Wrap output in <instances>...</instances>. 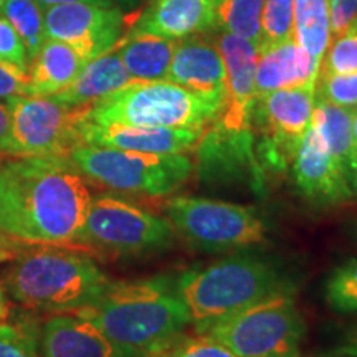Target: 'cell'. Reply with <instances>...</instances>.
<instances>
[{"instance_id":"cell-1","label":"cell","mask_w":357,"mask_h":357,"mask_svg":"<svg viewBox=\"0 0 357 357\" xmlns=\"http://www.w3.org/2000/svg\"><path fill=\"white\" fill-rule=\"evenodd\" d=\"M91 194L70 158L0 159V229L38 245L77 247ZM79 250V248H78Z\"/></svg>"},{"instance_id":"cell-2","label":"cell","mask_w":357,"mask_h":357,"mask_svg":"<svg viewBox=\"0 0 357 357\" xmlns=\"http://www.w3.org/2000/svg\"><path fill=\"white\" fill-rule=\"evenodd\" d=\"M91 321L124 357H147L167 347L190 324L169 278L109 281L86 306L70 311Z\"/></svg>"},{"instance_id":"cell-3","label":"cell","mask_w":357,"mask_h":357,"mask_svg":"<svg viewBox=\"0 0 357 357\" xmlns=\"http://www.w3.org/2000/svg\"><path fill=\"white\" fill-rule=\"evenodd\" d=\"M108 283V276L82 250L60 245L25 252L6 275V287L17 303L55 312L86 306Z\"/></svg>"},{"instance_id":"cell-4","label":"cell","mask_w":357,"mask_h":357,"mask_svg":"<svg viewBox=\"0 0 357 357\" xmlns=\"http://www.w3.org/2000/svg\"><path fill=\"white\" fill-rule=\"evenodd\" d=\"M174 283L195 333L270 294L288 289L278 268L255 255L225 257L192 268Z\"/></svg>"},{"instance_id":"cell-5","label":"cell","mask_w":357,"mask_h":357,"mask_svg":"<svg viewBox=\"0 0 357 357\" xmlns=\"http://www.w3.org/2000/svg\"><path fill=\"white\" fill-rule=\"evenodd\" d=\"M223 98L202 96L171 82H137L91 105L84 119L128 126L207 129L222 111Z\"/></svg>"},{"instance_id":"cell-6","label":"cell","mask_w":357,"mask_h":357,"mask_svg":"<svg viewBox=\"0 0 357 357\" xmlns=\"http://www.w3.org/2000/svg\"><path fill=\"white\" fill-rule=\"evenodd\" d=\"M197 334L215 339L238 357H301L306 323L289 289H281Z\"/></svg>"},{"instance_id":"cell-7","label":"cell","mask_w":357,"mask_h":357,"mask_svg":"<svg viewBox=\"0 0 357 357\" xmlns=\"http://www.w3.org/2000/svg\"><path fill=\"white\" fill-rule=\"evenodd\" d=\"M71 162L95 184L123 194L164 197L194 172L189 154H144L108 146L79 144Z\"/></svg>"},{"instance_id":"cell-8","label":"cell","mask_w":357,"mask_h":357,"mask_svg":"<svg viewBox=\"0 0 357 357\" xmlns=\"http://www.w3.org/2000/svg\"><path fill=\"white\" fill-rule=\"evenodd\" d=\"M166 213L174 230L195 248L223 252L266 243V223L250 205L178 195L166 204Z\"/></svg>"},{"instance_id":"cell-9","label":"cell","mask_w":357,"mask_h":357,"mask_svg":"<svg viewBox=\"0 0 357 357\" xmlns=\"http://www.w3.org/2000/svg\"><path fill=\"white\" fill-rule=\"evenodd\" d=\"M172 223L124 199L102 194L91 199L77 247L114 255H141L167 248L174 240Z\"/></svg>"},{"instance_id":"cell-10","label":"cell","mask_w":357,"mask_h":357,"mask_svg":"<svg viewBox=\"0 0 357 357\" xmlns=\"http://www.w3.org/2000/svg\"><path fill=\"white\" fill-rule=\"evenodd\" d=\"M13 155L70 158L83 144L79 126L89 106L63 105L53 96L26 95L8 100Z\"/></svg>"},{"instance_id":"cell-11","label":"cell","mask_w":357,"mask_h":357,"mask_svg":"<svg viewBox=\"0 0 357 357\" xmlns=\"http://www.w3.org/2000/svg\"><path fill=\"white\" fill-rule=\"evenodd\" d=\"M312 109L314 86L278 89L257 98L252 126L260 132L257 155L265 174L291 166L311 124Z\"/></svg>"},{"instance_id":"cell-12","label":"cell","mask_w":357,"mask_h":357,"mask_svg":"<svg viewBox=\"0 0 357 357\" xmlns=\"http://www.w3.org/2000/svg\"><path fill=\"white\" fill-rule=\"evenodd\" d=\"M222 53L225 79L223 105L212 126L231 136L253 134L252 116L255 106V70L258 47L234 33L223 32L217 40Z\"/></svg>"},{"instance_id":"cell-13","label":"cell","mask_w":357,"mask_h":357,"mask_svg":"<svg viewBox=\"0 0 357 357\" xmlns=\"http://www.w3.org/2000/svg\"><path fill=\"white\" fill-rule=\"evenodd\" d=\"M45 35L60 40L96 58L121 38L126 15L123 8L93 3H60L43 8Z\"/></svg>"},{"instance_id":"cell-14","label":"cell","mask_w":357,"mask_h":357,"mask_svg":"<svg viewBox=\"0 0 357 357\" xmlns=\"http://www.w3.org/2000/svg\"><path fill=\"white\" fill-rule=\"evenodd\" d=\"M291 171L298 192L312 204H339L354 194L349 172L331 154L312 124L294 154Z\"/></svg>"},{"instance_id":"cell-15","label":"cell","mask_w":357,"mask_h":357,"mask_svg":"<svg viewBox=\"0 0 357 357\" xmlns=\"http://www.w3.org/2000/svg\"><path fill=\"white\" fill-rule=\"evenodd\" d=\"M207 129H174L91 123L83 118L79 134L83 144L108 146L144 154H187L194 151Z\"/></svg>"},{"instance_id":"cell-16","label":"cell","mask_w":357,"mask_h":357,"mask_svg":"<svg viewBox=\"0 0 357 357\" xmlns=\"http://www.w3.org/2000/svg\"><path fill=\"white\" fill-rule=\"evenodd\" d=\"M223 79L225 68L217 40L202 33L177 40L166 82L202 96L223 98Z\"/></svg>"},{"instance_id":"cell-17","label":"cell","mask_w":357,"mask_h":357,"mask_svg":"<svg viewBox=\"0 0 357 357\" xmlns=\"http://www.w3.org/2000/svg\"><path fill=\"white\" fill-rule=\"evenodd\" d=\"M321 65L296 38L271 45L258 52L255 70L257 98L278 89L316 86Z\"/></svg>"},{"instance_id":"cell-18","label":"cell","mask_w":357,"mask_h":357,"mask_svg":"<svg viewBox=\"0 0 357 357\" xmlns=\"http://www.w3.org/2000/svg\"><path fill=\"white\" fill-rule=\"evenodd\" d=\"M40 342L43 357H124L100 328L75 312L47 319Z\"/></svg>"},{"instance_id":"cell-19","label":"cell","mask_w":357,"mask_h":357,"mask_svg":"<svg viewBox=\"0 0 357 357\" xmlns=\"http://www.w3.org/2000/svg\"><path fill=\"white\" fill-rule=\"evenodd\" d=\"M217 25V0H151L136 30L181 40Z\"/></svg>"},{"instance_id":"cell-20","label":"cell","mask_w":357,"mask_h":357,"mask_svg":"<svg viewBox=\"0 0 357 357\" xmlns=\"http://www.w3.org/2000/svg\"><path fill=\"white\" fill-rule=\"evenodd\" d=\"M132 82L134 79L124 66L116 43L108 52L89 60L77 78L60 93L53 95V98L63 105L82 108V106L95 105L96 101Z\"/></svg>"},{"instance_id":"cell-21","label":"cell","mask_w":357,"mask_h":357,"mask_svg":"<svg viewBox=\"0 0 357 357\" xmlns=\"http://www.w3.org/2000/svg\"><path fill=\"white\" fill-rule=\"evenodd\" d=\"M89 60L86 53L73 45L47 38L30 61L29 95H56L77 78Z\"/></svg>"},{"instance_id":"cell-22","label":"cell","mask_w":357,"mask_h":357,"mask_svg":"<svg viewBox=\"0 0 357 357\" xmlns=\"http://www.w3.org/2000/svg\"><path fill=\"white\" fill-rule=\"evenodd\" d=\"M177 40L132 29L118 42V52L132 79L164 82L167 79Z\"/></svg>"},{"instance_id":"cell-23","label":"cell","mask_w":357,"mask_h":357,"mask_svg":"<svg viewBox=\"0 0 357 357\" xmlns=\"http://www.w3.org/2000/svg\"><path fill=\"white\" fill-rule=\"evenodd\" d=\"M311 124L321 134L334 158L351 172V162L356 153L352 139V109L314 98Z\"/></svg>"},{"instance_id":"cell-24","label":"cell","mask_w":357,"mask_h":357,"mask_svg":"<svg viewBox=\"0 0 357 357\" xmlns=\"http://www.w3.org/2000/svg\"><path fill=\"white\" fill-rule=\"evenodd\" d=\"M293 35L321 65L331 42L329 0H294Z\"/></svg>"},{"instance_id":"cell-25","label":"cell","mask_w":357,"mask_h":357,"mask_svg":"<svg viewBox=\"0 0 357 357\" xmlns=\"http://www.w3.org/2000/svg\"><path fill=\"white\" fill-rule=\"evenodd\" d=\"M0 15L19 33L32 61L47 40L43 8L37 0H6L0 7Z\"/></svg>"},{"instance_id":"cell-26","label":"cell","mask_w":357,"mask_h":357,"mask_svg":"<svg viewBox=\"0 0 357 357\" xmlns=\"http://www.w3.org/2000/svg\"><path fill=\"white\" fill-rule=\"evenodd\" d=\"M265 0H218L217 25L258 47L261 35V12Z\"/></svg>"},{"instance_id":"cell-27","label":"cell","mask_w":357,"mask_h":357,"mask_svg":"<svg viewBox=\"0 0 357 357\" xmlns=\"http://www.w3.org/2000/svg\"><path fill=\"white\" fill-rule=\"evenodd\" d=\"M326 301L336 312H357V258L339 265L326 281Z\"/></svg>"},{"instance_id":"cell-28","label":"cell","mask_w":357,"mask_h":357,"mask_svg":"<svg viewBox=\"0 0 357 357\" xmlns=\"http://www.w3.org/2000/svg\"><path fill=\"white\" fill-rule=\"evenodd\" d=\"M294 0H265L261 12V35L258 52L281 43L293 35Z\"/></svg>"},{"instance_id":"cell-29","label":"cell","mask_w":357,"mask_h":357,"mask_svg":"<svg viewBox=\"0 0 357 357\" xmlns=\"http://www.w3.org/2000/svg\"><path fill=\"white\" fill-rule=\"evenodd\" d=\"M357 71V17L336 37H331L321 61L319 73H352Z\"/></svg>"},{"instance_id":"cell-30","label":"cell","mask_w":357,"mask_h":357,"mask_svg":"<svg viewBox=\"0 0 357 357\" xmlns=\"http://www.w3.org/2000/svg\"><path fill=\"white\" fill-rule=\"evenodd\" d=\"M314 98L341 106V108H357V71L319 73L316 79Z\"/></svg>"},{"instance_id":"cell-31","label":"cell","mask_w":357,"mask_h":357,"mask_svg":"<svg viewBox=\"0 0 357 357\" xmlns=\"http://www.w3.org/2000/svg\"><path fill=\"white\" fill-rule=\"evenodd\" d=\"M147 357H238L230 349L215 341V339L197 334L194 336H178L176 341L171 342L167 347Z\"/></svg>"},{"instance_id":"cell-32","label":"cell","mask_w":357,"mask_h":357,"mask_svg":"<svg viewBox=\"0 0 357 357\" xmlns=\"http://www.w3.org/2000/svg\"><path fill=\"white\" fill-rule=\"evenodd\" d=\"M0 357H40L37 331L25 323L0 321Z\"/></svg>"},{"instance_id":"cell-33","label":"cell","mask_w":357,"mask_h":357,"mask_svg":"<svg viewBox=\"0 0 357 357\" xmlns=\"http://www.w3.org/2000/svg\"><path fill=\"white\" fill-rule=\"evenodd\" d=\"M0 61L13 68L29 73L30 58L19 33L0 15Z\"/></svg>"},{"instance_id":"cell-34","label":"cell","mask_w":357,"mask_h":357,"mask_svg":"<svg viewBox=\"0 0 357 357\" xmlns=\"http://www.w3.org/2000/svg\"><path fill=\"white\" fill-rule=\"evenodd\" d=\"M29 95V73L0 61V101Z\"/></svg>"},{"instance_id":"cell-35","label":"cell","mask_w":357,"mask_h":357,"mask_svg":"<svg viewBox=\"0 0 357 357\" xmlns=\"http://www.w3.org/2000/svg\"><path fill=\"white\" fill-rule=\"evenodd\" d=\"M357 17V0H329L331 37H336Z\"/></svg>"},{"instance_id":"cell-36","label":"cell","mask_w":357,"mask_h":357,"mask_svg":"<svg viewBox=\"0 0 357 357\" xmlns=\"http://www.w3.org/2000/svg\"><path fill=\"white\" fill-rule=\"evenodd\" d=\"M13 155L12 136H10V111L6 102L0 101V159Z\"/></svg>"},{"instance_id":"cell-37","label":"cell","mask_w":357,"mask_h":357,"mask_svg":"<svg viewBox=\"0 0 357 357\" xmlns=\"http://www.w3.org/2000/svg\"><path fill=\"white\" fill-rule=\"evenodd\" d=\"M40 7L47 8L52 6H60V3H93V6H101V7H118V8H126L136 3V0H37Z\"/></svg>"},{"instance_id":"cell-38","label":"cell","mask_w":357,"mask_h":357,"mask_svg":"<svg viewBox=\"0 0 357 357\" xmlns=\"http://www.w3.org/2000/svg\"><path fill=\"white\" fill-rule=\"evenodd\" d=\"M341 354L347 357H357V326L354 331L349 334V337H347L346 344L341 347Z\"/></svg>"},{"instance_id":"cell-39","label":"cell","mask_w":357,"mask_h":357,"mask_svg":"<svg viewBox=\"0 0 357 357\" xmlns=\"http://www.w3.org/2000/svg\"><path fill=\"white\" fill-rule=\"evenodd\" d=\"M8 316V303L6 296V289L0 284V321H6Z\"/></svg>"},{"instance_id":"cell-40","label":"cell","mask_w":357,"mask_h":357,"mask_svg":"<svg viewBox=\"0 0 357 357\" xmlns=\"http://www.w3.org/2000/svg\"><path fill=\"white\" fill-rule=\"evenodd\" d=\"M349 178H351L352 192H356V194H357V151L354 153V158H352V162H351Z\"/></svg>"},{"instance_id":"cell-41","label":"cell","mask_w":357,"mask_h":357,"mask_svg":"<svg viewBox=\"0 0 357 357\" xmlns=\"http://www.w3.org/2000/svg\"><path fill=\"white\" fill-rule=\"evenodd\" d=\"M352 139H354V149L357 151V108L352 109Z\"/></svg>"},{"instance_id":"cell-42","label":"cell","mask_w":357,"mask_h":357,"mask_svg":"<svg viewBox=\"0 0 357 357\" xmlns=\"http://www.w3.org/2000/svg\"><path fill=\"white\" fill-rule=\"evenodd\" d=\"M0 238H6V236L2 235V229H0Z\"/></svg>"},{"instance_id":"cell-43","label":"cell","mask_w":357,"mask_h":357,"mask_svg":"<svg viewBox=\"0 0 357 357\" xmlns=\"http://www.w3.org/2000/svg\"><path fill=\"white\" fill-rule=\"evenodd\" d=\"M3 2H6V0H0V7H2V3H3Z\"/></svg>"},{"instance_id":"cell-44","label":"cell","mask_w":357,"mask_h":357,"mask_svg":"<svg viewBox=\"0 0 357 357\" xmlns=\"http://www.w3.org/2000/svg\"><path fill=\"white\" fill-rule=\"evenodd\" d=\"M217 2H218V0H217Z\"/></svg>"}]
</instances>
